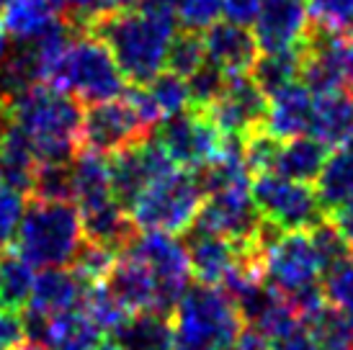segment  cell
<instances>
[{
  "mask_svg": "<svg viewBox=\"0 0 353 350\" xmlns=\"http://www.w3.org/2000/svg\"><path fill=\"white\" fill-rule=\"evenodd\" d=\"M83 114L78 98L47 83L0 98V121H8L26 134L39 165L75 160L80 152Z\"/></svg>",
  "mask_w": 353,
  "mask_h": 350,
  "instance_id": "cell-1",
  "label": "cell"
},
{
  "mask_svg": "<svg viewBox=\"0 0 353 350\" xmlns=\"http://www.w3.org/2000/svg\"><path fill=\"white\" fill-rule=\"evenodd\" d=\"M85 31L111 49L124 78L134 85H148L165 68L176 19L129 6L90 21Z\"/></svg>",
  "mask_w": 353,
  "mask_h": 350,
  "instance_id": "cell-2",
  "label": "cell"
},
{
  "mask_svg": "<svg viewBox=\"0 0 353 350\" xmlns=\"http://www.w3.org/2000/svg\"><path fill=\"white\" fill-rule=\"evenodd\" d=\"M83 243V219L72 201L31 198L13 250L34 268H68Z\"/></svg>",
  "mask_w": 353,
  "mask_h": 350,
  "instance_id": "cell-3",
  "label": "cell"
},
{
  "mask_svg": "<svg viewBox=\"0 0 353 350\" xmlns=\"http://www.w3.org/2000/svg\"><path fill=\"white\" fill-rule=\"evenodd\" d=\"M243 327L235 299L219 286H188L173 309L176 350H230Z\"/></svg>",
  "mask_w": 353,
  "mask_h": 350,
  "instance_id": "cell-4",
  "label": "cell"
},
{
  "mask_svg": "<svg viewBox=\"0 0 353 350\" xmlns=\"http://www.w3.org/2000/svg\"><path fill=\"white\" fill-rule=\"evenodd\" d=\"M47 85L70 93L80 103H103L124 96L127 78L111 49L88 31H80L68 52L52 68Z\"/></svg>",
  "mask_w": 353,
  "mask_h": 350,
  "instance_id": "cell-5",
  "label": "cell"
},
{
  "mask_svg": "<svg viewBox=\"0 0 353 350\" xmlns=\"http://www.w3.org/2000/svg\"><path fill=\"white\" fill-rule=\"evenodd\" d=\"M204 204V191L196 173L173 167L170 173L155 178L137 196L129 209L132 222L145 232H188L196 222Z\"/></svg>",
  "mask_w": 353,
  "mask_h": 350,
  "instance_id": "cell-6",
  "label": "cell"
},
{
  "mask_svg": "<svg viewBox=\"0 0 353 350\" xmlns=\"http://www.w3.org/2000/svg\"><path fill=\"white\" fill-rule=\"evenodd\" d=\"M261 260L265 283L286 299L312 291L323 278V262L310 232H276L263 247Z\"/></svg>",
  "mask_w": 353,
  "mask_h": 350,
  "instance_id": "cell-7",
  "label": "cell"
},
{
  "mask_svg": "<svg viewBox=\"0 0 353 350\" xmlns=\"http://www.w3.org/2000/svg\"><path fill=\"white\" fill-rule=\"evenodd\" d=\"M250 191L261 216L281 232H310L327 216L310 183L289 181L279 173L255 175Z\"/></svg>",
  "mask_w": 353,
  "mask_h": 350,
  "instance_id": "cell-8",
  "label": "cell"
},
{
  "mask_svg": "<svg viewBox=\"0 0 353 350\" xmlns=\"http://www.w3.org/2000/svg\"><path fill=\"white\" fill-rule=\"evenodd\" d=\"M302 85L312 96L353 90V34L312 29L302 44Z\"/></svg>",
  "mask_w": 353,
  "mask_h": 350,
  "instance_id": "cell-9",
  "label": "cell"
},
{
  "mask_svg": "<svg viewBox=\"0 0 353 350\" xmlns=\"http://www.w3.org/2000/svg\"><path fill=\"white\" fill-rule=\"evenodd\" d=\"M155 142L181 170L199 173L222 152L225 134L216 129L206 111L186 108L163 121Z\"/></svg>",
  "mask_w": 353,
  "mask_h": 350,
  "instance_id": "cell-10",
  "label": "cell"
},
{
  "mask_svg": "<svg viewBox=\"0 0 353 350\" xmlns=\"http://www.w3.org/2000/svg\"><path fill=\"white\" fill-rule=\"evenodd\" d=\"M129 247L148 262L150 273L157 286V302L160 311L170 314L181 302V296L188 291L191 283V258H188L186 243H181L176 234L168 232H145L137 234Z\"/></svg>",
  "mask_w": 353,
  "mask_h": 350,
  "instance_id": "cell-11",
  "label": "cell"
},
{
  "mask_svg": "<svg viewBox=\"0 0 353 350\" xmlns=\"http://www.w3.org/2000/svg\"><path fill=\"white\" fill-rule=\"evenodd\" d=\"M194 227L227 237L232 243H261L263 216L253 201L250 185H230L204 196Z\"/></svg>",
  "mask_w": 353,
  "mask_h": 350,
  "instance_id": "cell-12",
  "label": "cell"
},
{
  "mask_svg": "<svg viewBox=\"0 0 353 350\" xmlns=\"http://www.w3.org/2000/svg\"><path fill=\"white\" fill-rule=\"evenodd\" d=\"M150 129L142 127L137 114L132 111L124 98L90 103L83 114V132H80V150L99 152V155H117L132 145L145 142Z\"/></svg>",
  "mask_w": 353,
  "mask_h": 350,
  "instance_id": "cell-13",
  "label": "cell"
},
{
  "mask_svg": "<svg viewBox=\"0 0 353 350\" xmlns=\"http://www.w3.org/2000/svg\"><path fill=\"white\" fill-rule=\"evenodd\" d=\"M108 167H111V191H114V198H117L119 206H124L129 212L132 204L137 201V196L155 178L170 173L178 165L163 152V147L157 145L155 139H145L139 145H132L127 150L117 152V155H111Z\"/></svg>",
  "mask_w": 353,
  "mask_h": 350,
  "instance_id": "cell-14",
  "label": "cell"
},
{
  "mask_svg": "<svg viewBox=\"0 0 353 350\" xmlns=\"http://www.w3.org/2000/svg\"><path fill=\"white\" fill-rule=\"evenodd\" d=\"M216 129L225 136L245 139L258 129H263L265 114H268V96L255 85L250 75L227 80L222 96L206 111Z\"/></svg>",
  "mask_w": 353,
  "mask_h": 350,
  "instance_id": "cell-15",
  "label": "cell"
},
{
  "mask_svg": "<svg viewBox=\"0 0 353 350\" xmlns=\"http://www.w3.org/2000/svg\"><path fill=\"white\" fill-rule=\"evenodd\" d=\"M186 250L188 258H191V271L196 276V281L206 283V286H219V289H222L227 276L235 271V265L248 253H253V250L263 253L261 243H232L227 237L204 232V229H196V227L188 229Z\"/></svg>",
  "mask_w": 353,
  "mask_h": 350,
  "instance_id": "cell-16",
  "label": "cell"
},
{
  "mask_svg": "<svg viewBox=\"0 0 353 350\" xmlns=\"http://www.w3.org/2000/svg\"><path fill=\"white\" fill-rule=\"evenodd\" d=\"M253 26L261 52L302 47L310 34L307 3L304 0H263Z\"/></svg>",
  "mask_w": 353,
  "mask_h": 350,
  "instance_id": "cell-17",
  "label": "cell"
},
{
  "mask_svg": "<svg viewBox=\"0 0 353 350\" xmlns=\"http://www.w3.org/2000/svg\"><path fill=\"white\" fill-rule=\"evenodd\" d=\"M201 37L206 47V62L214 65L219 72H225L227 78H240L253 72V65L261 57V47L255 41V34H250L245 26L216 21Z\"/></svg>",
  "mask_w": 353,
  "mask_h": 350,
  "instance_id": "cell-18",
  "label": "cell"
},
{
  "mask_svg": "<svg viewBox=\"0 0 353 350\" xmlns=\"http://www.w3.org/2000/svg\"><path fill=\"white\" fill-rule=\"evenodd\" d=\"M106 286L108 291L124 304V309L129 314H134V311H160L155 278L150 273L148 262L142 260L129 245L117 255L114 268L106 278Z\"/></svg>",
  "mask_w": 353,
  "mask_h": 350,
  "instance_id": "cell-19",
  "label": "cell"
},
{
  "mask_svg": "<svg viewBox=\"0 0 353 350\" xmlns=\"http://www.w3.org/2000/svg\"><path fill=\"white\" fill-rule=\"evenodd\" d=\"M85 289L88 286L72 273V268H41L23 314L39 317V320L68 314L80 307Z\"/></svg>",
  "mask_w": 353,
  "mask_h": 350,
  "instance_id": "cell-20",
  "label": "cell"
},
{
  "mask_svg": "<svg viewBox=\"0 0 353 350\" xmlns=\"http://www.w3.org/2000/svg\"><path fill=\"white\" fill-rule=\"evenodd\" d=\"M312 114L314 96L302 83H294L268 98V114H265L263 129L276 139L289 142V139L310 134Z\"/></svg>",
  "mask_w": 353,
  "mask_h": 350,
  "instance_id": "cell-21",
  "label": "cell"
},
{
  "mask_svg": "<svg viewBox=\"0 0 353 350\" xmlns=\"http://www.w3.org/2000/svg\"><path fill=\"white\" fill-rule=\"evenodd\" d=\"M37 170L39 160L26 134L8 121H0V181L19 194L31 196Z\"/></svg>",
  "mask_w": 353,
  "mask_h": 350,
  "instance_id": "cell-22",
  "label": "cell"
},
{
  "mask_svg": "<svg viewBox=\"0 0 353 350\" xmlns=\"http://www.w3.org/2000/svg\"><path fill=\"white\" fill-rule=\"evenodd\" d=\"M310 134L320 139L327 150L348 145L353 139V93L333 90L325 96H314V114Z\"/></svg>",
  "mask_w": 353,
  "mask_h": 350,
  "instance_id": "cell-23",
  "label": "cell"
},
{
  "mask_svg": "<svg viewBox=\"0 0 353 350\" xmlns=\"http://www.w3.org/2000/svg\"><path fill=\"white\" fill-rule=\"evenodd\" d=\"M114 198L111 191V167L108 160L99 152L83 150L72 160V204L78 212L90 206L106 204Z\"/></svg>",
  "mask_w": 353,
  "mask_h": 350,
  "instance_id": "cell-24",
  "label": "cell"
},
{
  "mask_svg": "<svg viewBox=\"0 0 353 350\" xmlns=\"http://www.w3.org/2000/svg\"><path fill=\"white\" fill-rule=\"evenodd\" d=\"M111 340L124 350H176L173 322L160 311H134L119 327Z\"/></svg>",
  "mask_w": 353,
  "mask_h": 350,
  "instance_id": "cell-25",
  "label": "cell"
},
{
  "mask_svg": "<svg viewBox=\"0 0 353 350\" xmlns=\"http://www.w3.org/2000/svg\"><path fill=\"white\" fill-rule=\"evenodd\" d=\"M314 183L325 214H335L338 209L353 204V139L327 157Z\"/></svg>",
  "mask_w": 353,
  "mask_h": 350,
  "instance_id": "cell-26",
  "label": "cell"
},
{
  "mask_svg": "<svg viewBox=\"0 0 353 350\" xmlns=\"http://www.w3.org/2000/svg\"><path fill=\"white\" fill-rule=\"evenodd\" d=\"M327 147L314 139L312 134L296 136L289 142H281L279 157H276V170L274 173L284 175L289 181H299V183H312L317 175L323 173L325 163H327Z\"/></svg>",
  "mask_w": 353,
  "mask_h": 350,
  "instance_id": "cell-27",
  "label": "cell"
},
{
  "mask_svg": "<svg viewBox=\"0 0 353 350\" xmlns=\"http://www.w3.org/2000/svg\"><path fill=\"white\" fill-rule=\"evenodd\" d=\"M302 75V47L281 49V52H263L253 65L250 78L255 85L271 98L284 88L294 85L296 78Z\"/></svg>",
  "mask_w": 353,
  "mask_h": 350,
  "instance_id": "cell-28",
  "label": "cell"
},
{
  "mask_svg": "<svg viewBox=\"0 0 353 350\" xmlns=\"http://www.w3.org/2000/svg\"><path fill=\"white\" fill-rule=\"evenodd\" d=\"M34 265L23 260L13 247L0 250V304L10 309H26L34 289Z\"/></svg>",
  "mask_w": 353,
  "mask_h": 350,
  "instance_id": "cell-29",
  "label": "cell"
},
{
  "mask_svg": "<svg viewBox=\"0 0 353 350\" xmlns=\"http://www.w3.org/2000/svg\"><path fill=\"white\" fill-rule=\"evenodd\" d=\"M54 16H57V10L52 8L47 0H10L8 6L3 8L0 26L16 41H29Z\"/></svg>",
  "mask_w": 353,
  "mask_h": 350,
  "instance_id": "cell-30",
  "label": "cell"
},
{
  "mask_svg": "<svg viewBox=\"0 0 353 350\" xmlns=\"http://www.w3.org/2000/svg\"><path fill=\"white\" fill-rule=\"evenodd\" d=\"M78 309L99 327L101 335H114V332L124 325V320L129 317V311L124 309V304L108 291L106 283L88 286L85 294H83V302H80Z\"/></svg>",
  "mask_w": 353,
  "mask_h": 350,
  "instance_id": "cell-31",
  "label": "cell"
},
{
  "mask_svg": "<svg viewBox=\"0 0 353 350\" xmlns=\"http://www.w3.org/2000/svg\"><path fill=\"white\" fill-rule=\"evenodd\" d=\"M168 70L176 72L181 78H191L196 70L206 65V47L204 37L199 31H181L173 37L170 49H168Z\"/></svg>",
  "mask_w": 353,
  "mask_h": 350,
  "instance_id": "cell-32",
  "label": "cell"
},
{
  "mask_svg": "<svg viewBox=\"0 0 353 350\" xmlns=\"http://www.w3.org/2000/svg\"><path fill=\"white\" fill-rule=\"evenodd\" d=\"M314 330L317 350H353V325L333 307H325L314 320H310Z\"/></svg>",
  "mask_w": 353,
  "mask_h": 350,
  "instance_id": "cell-33",
  "label": "cell"
},
{
  "mask_svg": "<svg viewBox=\"0 0 353 350\" xmlns=\"http://www.w3.org/2000/svg\"><path fill=\"white\" fill-rule=\"evenodd\" d=\"M323 296L335 311L345 317L353 314V253L323 273Z\"/></svg>",
  "mask_w": 353,
  "mask_h": 350,
  "instance_id": "cell-34",
  "label": "cell"
},
{
  "mask_svg": "<svg viewBox=\"0 0 353 350\" xmlns=\"http://www.w3.org/2000/svg\"><path fill=\"white\" fill-rule=\"evenodd\" d=\"M150 93L155 98L157 108H160V116L170 119L191 108V90H188V80H183L176 72H160L152 83H148Z\"/></svg>",
  "mask_w": 353,
  "mask_h": 350,
  "instance_id": "cell-35",
  "label": "cell"
},
{
  "mask_svg": "<svg viewBox=\"0 0 353 350\" xmlns=\"http://www.w3.org/2000/svg\"><path fill=\"white\" fill-rule=\"evenodd\" d=\"M117 255L119 253L108 250V247H101V245H93L85 240L83 247L78 250V255H75V260L70 262L68 268H72V273L85 286H99V283H106Z\"/></svg>",
  "mask_w": 353,
  "mask_h": 350,
  "instance_id": "cell-36",
  "label": "cell"
},
{
  "mask_svg": "<svg viewBox=\"0 0 353 350\" xmlns=\"http://www.w3.org/2000/svg\"><path fill=\"white\" fill-rule=\"evenodd\" d=\"M31 198L44 201H72V163H50L39 165L34 175Z\"/></svg>",
  "mask_w": 353,
  "mask_h": 350,
  "instance_id": "cell-37",
  "label": "cell"
},
{
  "mask_svg": "<svg viewBox=\"0 0 353 350\" xmlns=\"http://www.w3.org/2000/svg\"><path fill=\"white\" fill-rule=\"evenodd\" d=\"M279 150H281V139L268 134L265 129H258L253 134H248L243 139V155H245V165L250 170V175L274 173Z\"/></svg>",
  "mask_w": 353,
  "mask_h": 350,
  "instance_id": "cell-38",
  "label": "cell"
},
{
  "mask_svg": "<svg viewBox=\"0 0 353 350\" xmlns=\"http://www.w3.org/2000/svg\"><path fill=\"white\" fill-rule=\"evenodd\" d=\"M310 26L323 31L353 29V0H307Z\"/></svg>",
  "mask_w": 353,
  "mask_h": 350,
  "instance_id": "cell-39",
  "label": "cell"
},
{
  "mask_svg": "<svg viewBox=\"0 0 353 350\" xmlns=\"http://www.w3.org/2000/svg\"><path fill=\"white\" fill-rule=\"evenodd\" d=\"M23 212H26V196L0 181V250L13 247Z\"/></svg>",
  "mask_w": 353,
  "mask_h": 350,
  "instance_id": "cell-40",
  "label": "cell"
},
{
  "mask_svg": "<svg viewBox=\"0 0 353 350\" xmlns=\"http://www.w3.org/2000/svg\"><path fill=\"white\" fill-rule=\"evenodd\" d=\"M227 75L219 72L214 65L206 62L204 68L196 70L191 78H188V90H191V108H201L209 111V106L214 103L216 98L222 96V90L227 85Z\"/></svg>",
  "mask_w": 353,
  "mask_h": 350,
  "instance_id": "cell-41",
  "label": "cell"
},
{
  "mask_svg": "<svg viewBox=\"0 0 353 350\" xmlns=\"http://www.w3.org/2000/svg\"><path fill=\"white\" fill-rule=\"evenodd\" d=\"M310 237H312V243H314L317 258H320V262H323V273L327 271L330 265H335V262L343 260L345 255H351V250H348L345 240L341 237V232H338V227H335L327 216H325L320 224H314L312 229H310Z\"/></svg>",
  "mask_w": 353,
  "mask_h": 350,
  "instance_id": "cell-42",
  "label": "cell"
},
{
  "mask_svg": "<svg viewBox=\"0 0 353 350\" xmlns=\"http://www.w3.org/2000/svg\"><path fill=\"white\" fill-rule=\"evenodd\" d=\"M222 13V0H183L178 10V21L186 31L204 34L209 26H214Z\"/></svg>",
  "mask_w": 353,
  "mask_h": 350,
  "instance_id": "cell-43",
  "label": "cell"
},
{
  "mask_svg": "<svg viewBox=\"0 0 353 350\" xmlns=\"http://www.w3.org/2000/svg\"><path fill=\"white\" fill-rule=\"evenodd\" d=\"M134 3H137V0H72L68 16L78 23L80 29L85 31L90 21H96L99 16H106V13H114V10L129 8V6H134Z\"/></svg>",
  "mask_w": 353,
  "mask_h": 350,
  "instance_id": "cell-44",
  "label": "cell"
},
{
  "mask_svg": "<svg viewBox=\"0 0 353 350\" xmlns=\"http://www.w3.org/2000/svg\"><path fill=\"white\" fill-rule=\"evenodd\" d=\"M26 320L23 311L10 309L0 304V350H13L16 345L26 340Z\"/></svg>",
  "mask_w": 353,
  "mask_h": 350,
  "instance_id": "cell-45",
  "label": "cell"
},
{
  "mask_svg": "<svg viewBox=\"0 0 353 350\" xmlns=\"http://www.w3.org/2000/svg\"><path fill=\"white\" fill-rule=\"evenodd\" d=\"M271 350H317L312 325L299 320L294 327H289L286 332H281L279 338L271 340Z\"/></svg>",
  "mask_w": 353,
  "mask_h": 350,
  "instance_id": "cell-46",
  "label": "cell"
},
{
  "mask_svg": "<svg viewBox=\"0 0 353 350\" xmlns=\"http://www.w3.org/2000/svg\"><path fill=\"white\" fill-rule=\"evenodd\" d=\"M261 6H263V0H222V16L230 23H237V26L248 29L258 19Z\"/></svg>",
  "mask_w": 353,
  "mask_h": 350,
  "instance_id": "cell-47",
  "label": "cell"
},
{
  "mask_svg": "<svg viewBox=\"0 0 353 350\" xmlns=\"http://www.w3.org/2000/svg\"><path fill=\"white\" fill-rule=\"evenodd\" d=\"M230 350H271V342L265 340L263 335L258 330H253V327H243V332L237 335L235 345Z\"/></svg>",
  "mask_w": 353,
  "mask_h": 350,
  "instance_id": "cell-48",
  "label": "cell"
},
{
  "mask_svg": "<svg viewBox=\"0 0 353 350\" xmlns=\"http://www.w3.org/2000/svg\"><path fill=\"white\" fill-rule=\"evenodd\" d=\"M333 224L338 227L341 237H343L345 245H348V250L353 253V204L338 209V212L333 214Z\"/></svg>",
  "mask_w": 353,
  "mask_h": 350,
  "instance_id": "cell-49",
  "label": "cell"
},
{
  "mask_svg": "<svg viewBox=\"0 0 353 350\" xmlns=\"http://www.w3.org/2000/svg\"><path fill=\"white\" fill-rule=\"evenodd\" d=\"M134 6L145 10H152V13H163V16H173L178 21V10L183 6V0H137Z\"/></svg>",
  "mask_w": 353,
  "mask_h": 350,
  "instance_id": "cell-50",
  "label": "cell"
},
{
  "mask_svg": "<svg viewBox=\"0 0 353 350\" xmlns=\"http://www.w3.org/2000/svg\"><path fill=\"white\" fill-rule=\"evenodd\" d=\"M6 57H8V34L0 26V65L6 62Z\"/></svg>",
  "mask_w": 353,
  "mask_h": 350,
  "instance_id": "cell-51",
  "label": "cell"
},
{
  "mask_svg": "<svg viewBox=\"0 0 353 350\" xmlns=\"http://www.w3.org/2000/svg\"><path fill=\"white\" fill-rule=\"evenodd\" d=\"M13 350H50L44 342H37V340H23L21 345H16Z\"/></svg>",
  "mask_w": 353,
  "mask_h": 350,
  "instance_id": "cell-52",
  "label": "cell"
},
{
  "mask_svg": "<svg viewBox=\"0 0 353 350\" xmlns=\"http://www.w3.org/2000/svg\"><path fill=\"white\" fill-rule=\"evenodd\" d=\"M47 3L54 10H70V6H72V0H47Z\"/></svg>",
  "mask_w": 353,
  "mask_h": 350,
  "instance_id": "cell-53",
  "label": "cell"
},
{
  "mask_svg": "<svg viewBox=\"0 0 353 350\" xmlns=\"http://www.w3.org/2000/svg\"><path fill=\"white\" fill-rule=\"evenodd\" d=\"M99 350H124V348H121V345H117L114 340H108V342H101Z\"/></svg>",
  "mask_w": 353,
  "mask_h": 350,
  "instance_id": "cell-54",
  "label": "cell"
},
{
  "mask_svg": "<svg viewBox=\"0 0 353 350\" xmlns=\"http://www.w3.org/2000/svg\"><path fill=\"white\" fill-rule=\"evenodd\" d=\"M8 3H10V0H0V10L6 8V6H8Z\"/></svg>",
  "mask_w": 353,
  "mask_h": 350,
  "instance_id": "cell-55",
  "label": "cell"
},
{
  "mask_svg": "<svg viewBox=\"0 0 353 350\" xmlns=\"http://www.w3.org/2000/svg\"><path fill=\"white\" fill-rule=\"evenodd\" d=\"M351 325H353V314H351Z\"/></svg>",
  "mask_w": 353,
  "mask_h": 350,
  "instance_id": "cell-56",
  "label": "cell"
}]
</instances>
